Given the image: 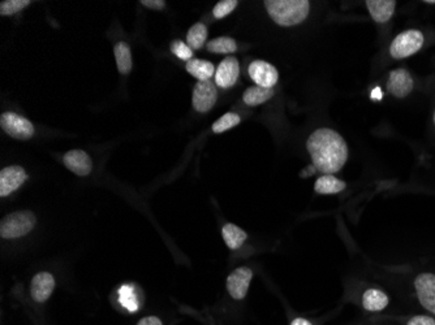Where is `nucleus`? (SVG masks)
<instances>
[{
  "label": "nucleus",
  "instance_id": "nucleus-14",
  "mask_svg": "<svg viewBox=\"0 0 435 325\" xmlns=\"http://www.w3.org/2000/svg\"><path fill=\"white\" fill-rule=\"evenodd\" d=\"M54 288H55L54 276L49 272H40L33 277L30 285L33 300L40 303L47 301L50 295L54 292Z\"/></svg>",
  "mask_w": 435,
  "mask_h": 325
},
{
  "label": "nucleus",
  "instance_id": "nucleus-24",
  "mask_svg": "<svg viewBox=\"0 0 435 325\" xmlns=\"http://www.w3.org/2000/svg\"><path fill=\"white\" fill-rule=\"evenodd\" d=\"M242 122V117L235 112H228V114H223L219 120L213 124V131L214 133H223L227 130L232 129L236 125H239Z\"/></svg>",
  "mask_w": 435,
  "mask_h": 325
},
{
  "label": "nucleus",
  "instance_id": "nucleus-26",
  "mask_svg": "<svg viewBox=\"0 0 435 325\" xmlns=\"http://www.w3.org/2000/svg\"><path fill=\"white\" fill-rule=\"evenodd\" d=\"M239 1L237 0H222L219 1L217 6L213 9V15L218 20L220 18H225L228 16L231 12H234L235 8L237 7Z\"/></svg>",
  "mask_w": 435,
  "mask_h": 325
},
{
  "label": "nucleus",
  "instance_id": "nucleus-31",
  "mask_svg": "<svg viewBox=\"0 0 435 325\" xmlns=\"http://www.w3.org/2000/svg\"><path fill=\"white\" fill-rule=\"evenodd\" d=\"M290 325H313V324H312V323H310L309 320H307V319H304V317H296V319H295V320H293V321L290 323Z\"/></svg>",
  "mask_w": 435,
  "mask_h": 325
},
{
  "label": "nucleus",
  "instance_id": "nucleus-4",
  "mask_svg": "<svg viewBox=\"0 0 435 325\" xmlns=\"http://www.w3.org/2000/svg\"><path fill=\"white\" fill-rule=\"evenodd\" d=\"M424 34L417 29H409L396 35L395 40L391 42L390 54L394 59H407L417 54L424 46Z\"/></svg>",
  "mask_w": 435,
  "mask_h": 325
},
{
  "label": "nucleus",
  "instance_id": "nucleus-22",
  "mask_svg": "<svg viewBox=\"0 0 435 325\" xmlns=\"http://www.w3.org/2000/svg\"><path fill=\"white\" fill-rule=\"evenodd\" d=\"M208 40V28L202 23L194 24L186 34V45L192 49H200Z\"/></svg>",
  "mask_w": 435,
  "mask_h": 325
},
{
  "label": "nucleus",
  "instance_id": "nucleus-29",
  "mask_svg": "<svg viewBox=\"0 0 435 325\" xmlns=\"http://www.w3.org/2000/svg\"><path fill=\"white\" fill-rule=\"evenodd\" d=\"M141 4L146 8L163 9L166 6V1H163V0H142Z\"/></svg>",
  "mask_w": 435,
  "mask_h": 325
},
{
  "label": "nucleus",
  "instance_id": "nucleus-5",
  "mask_svg": "<svg viewBox=\"0 0 435 325\" xmlns=\"http://www.w3.org/2000/svg\"><path fill=\"white\" fill-rule=\"evenodd\" d=\"M0 125L12 138L30 139L34 136V126L32 122L15 112H4L0 116Z\"/></svg>",
  "mask_w": 435,
  "mask_h": 325
},
{
  "label": "nucleus",
  "instance_id": "nucleus-12",
  "mask_svg": "<svg viewBox=\"0 0 435 325\" xmlns=\"http://www.w3.org/2000/svg\"><path fill=\"white\" fill-rule=\"evenodd\" d=\"M28 179V175L23 167L11 165L0 172V196L12 194L21 187Z\"/></svg>",
  "mask_w": 435,
  "mask_h": 325
},
{
  "label": "nucleus",
  "instance_id": "nucleus-28",
  "mask_svg": "<svg viewBox=\"0 0 435 325\" xmlns=\"http://www.w3.org/2000/svg\"><path fill=\"white\" fill-rule=\"evenodd\" d=\"M407 325H435V319L427 315H417L409 319Z\"/></svg>",
  "mask_w": 435,
  "mask_h": 325
},
{
  "label": "nucleus",
  "instance_id": "nucleus-10",
  "mask_svg": "<svg viewBox=\"0 0 435 325\" xmlns=\"http://www.w3.org/2000/svg\"><path fill=\"white\" fill-rule=\"evenodd\" d=\"M240 77V65L235 57H227L218 65L215 71V85L222 89H231Z\"/></svg>",
  "mask_w": 435,
  "mask_h": 325
},
{
  "label": "nucleus",
  "instance_id": "nucleus-19",
  "mask_svg": "<svg viewBox=\"0 0 435 325\" xmlns=\"http://www.w3.org/2000/svg\"><path fill=\"white\" fill-rule=\"evenodd\" d=\"M274 89H267L261 86H252L244 91L242 100L247 106L256 107L264 105L267 100L274 97Z\"/></svg>",
  "mask_w": 435,
  "mask_h": 325
},
{
  "label": "nucleus",
  "instance_id": "nucleus-15",
  "mask_svg": "<svg viewBox=\"0 0 435 325\" xmlns=\"http://www.w3.org/2000/svg\"><path fill=\"white\" fill-rule=\"evenodd\" d=\"M365 4L375 23L386 24L394 16L397 3L395 0H366Z\"/></svg>",
  "mask_w": 435,
  "mask_h": 325
},
{
  "label": "nucleus",
  "instance_id": "nucleus-9",
  "mask_svg": "<svg viewBox=\"0 0 435 325\" xmlns=\"http://www.w3.org/2000/svg\"><path fill=\"white\" fill-rule=\"evenodd\" d=\"M414 88V81L412 74L404 69V68H397L391 71L388 74V80H387V91L399 99L408 97L412 93V90Z\"/></svg>",
  "mask_w": 435,
  "mask_h": 325
},
{
  "label": "nucleus",
  "instance_id": "nucleus-11",
  "mask_svg": "<svg viewBox=\"0 0 435 325\" xmlns=\"http://www.w3.org/2000/svg\"><path fill=\"white\" fill-rule=\"evenodd\" d=\"M253 277L252 269L248 267H240L227 278V290L234 300H244L249 290L250 281Z\"/></svg>",
  "mask_w": 435,
  "mask_h": 325
},
{
  "label": "nucleus",
  "instance_id": "nucleus-23",
  "mask_svg": "<svg viewBox=\"0 0 435 325\" xmlns=\"http://www.w3.org/2000/svg\"><path fill=\"white\" fill-rule=\"evenodd\" d=\"M206 49L213 54H234L237 49V43L234 38L230 37H219L206 45Z\"/></svg>",
  "mask_w": 435,
  "mask_h": 325
},
{
  "label": "nucleus",
  "instance_id": "nucleus-17",
  "mask_svg": "<svg viewBox=\"0 0 435 325\" xmlns=\"http://www.w3.org/2000/svg\"><path fill=\"white\" fill-rule=\"evenodd\" d=\"M346 182L334 175H323L315 181V193L322 195L339 194L346 189Z\"/></svg>",
  "mask_w": 435,
  "mask_h": 325
},
{
  "label": "nucleus",
  "instance_id": "nucleus-16",
  "mask_svg": "<svg viewBox=\"0 0 435 325\" xmlns=\"http://www.w3.org/2000/svg\"><path fill=\"white\" fill-rule=\"evenodd\" d=\"M390 303V298L386 292L379 289H368L363 294V307L371 312H379L386 309Z\"/></svg>",
  "mask_w": 435,
  "mask_h": 325
},
{
  "label": "nucleus",
  "instance_id": "nucleus-30",
  "mask_svg": "<svg viewBox=\"0 0 435 325\" xmlns=\"http://www.w3.org/2000/svg\"><path fill=\"white\" fill-rule=\"evenodd\" d=\"M137 325H163L162 324L161 320L158 319V317H144V319H141L140 321H138Z\"/></svg>",
  "mask_w": 435,
  "mask_h": 325
},
{
  "label": "nucleus",
  "instance_id": "nucleus-3",
  "mask_svg": "<svg viewBox=\"0 0 435 325\" xmlns=\"http://www.w3.org/2000/svg\"><path fill=\"white\" fill-rule=\"evenodd\" d=\"M37 219L30 211H18L9 213L0 223V236L6 240L20 238L30 233L35 227Z\"/></svg>",
  "mask_w": 435,
  "mask_h": 325
},
{
  "label": "nucleus",
  "instance_id": "nucleus-33",
  "mask_svg": "<svg viewBox=\"0 0 435 325\" xmlns=\"http://www.w3.org/2000/svg\"><path fill=\"white\" fill-rule=\"evenodd\" d=\"M434 124H435V111H434Z\"/></svg>",
  "mask_w": 435,
  "mask_h": 325
},
{
  "label": "nucleus",
  "instance_id": "nucleus-18",
  "mask_svg": "<svg viewBox=\"0 0 435 325\" xmlns=\"http://www.w3.org/2000/svg\"><path fill=\"white\" fill-rule=\"evenodd\" d=\"M186 71L196 77L198 81H209L215 76V66L208 60L192 59L186 63Z\"/></svg>",
  "mask_w": 435,
  "mask_h": 325
},
{
  "label": "nucleus",
  "instance_id": "nucleus-7",
  "mask_svg": "<svg viewBox=\"0 0 435 325\" xmlns=\"http://www.w3.org/2000/svg\"><path fill=\"white\" fill-rule=\"evenodd\" d=\"M250 78L256 83V86L274 89L276 82L279 80V73L274 65L264 61V60H254L249 65Z\"/></svg>",
  "mask_w": 435,
  "mask_h": 325
},
{
  "label": "nucleus",
  "instance_id": "nucleus-27",
  "mask_svg": "<svg viewBox=\"0 0 435 325\" xmlns=\"http://www.w3.org/2000/svg\"><path fill=\"white\" fill-rule=\"evenodd\" d=\"M171 52L181 60H192L193 59V49H191L184 42L176 40L171 43Z\"/></svg>",
  "mask_w": 435,
  "mask_h": 325
},
{
  "label": "nucleus",
  "instance_id": "nucleus-6",
  "mask_svg": "<svg viewBox=\"0 0 435 325\" xmlns=\"http://www.w3.org/2000/svg\"><path fill=\"white\" fill-rule=\"evenodd\" d=\"M218 100L217 85L214 82L198 81L194 85L193 98L192 103L197 112L206 114L213 107L215 106Z\"/></svg>",
  "mask_w": 435,
  "mask_h": 325
},
{
  "label": "nucleus",
  "instance_id": "nucleus-13",
  "mask_svg": "<svg viewBox=\"0 0 435 325\" xmlns=\"http://www.w3.org/2000/svg\"><path fill=\"white\" fill-rule=\"evenodd\" d=\"M64 165L77 176H88L93 170V162L89 155L82 150H72L67 153L63 158Z\"/></svg>",
  "mask_w": 435,
  "mask_h": 325
},
{
  "label": "nucleus",
  "instance_id": "nucleus-2",
  "mask_svg": "<svg viewBox=\"0 0 435 325\" xmlns=\"http://www.w3.org/2000/svg\"><path fill=\"white\" fill-rule=\"evenodd\" d=\"M264 4L275 24L284 28L304 23L310 12L307 0H266Z\"/></svg>",
  "mask_w": 435,
  "mask_h": 325
},
{
  "label": "nucleus",
  "instance_id": "nucleus-25",
  "mask_svg": "<svg viewBox=\"0 0 435 325\" xmlns=\"http://www.w3.org/2000/svg\"><path fill=\"white\" fill-rule=\"evenodd\" d=\"M30 4L29 0H7L0 3V15L12 16Z\"/></svg>",
  "mask_w": 435,
  "mask_h": 325
},
{
  "label": "nucleus",
  "instance_id": "nucleus-1",
  "mask_svg": "<svg viewBox=\"0 0 435 325\" xmlns=\"http://www.w3.org/2000/svg\"><path fill=\"white\" fill-rule=\"evenodd\" d=\"M307 150L315 171L322 175L337 173L348 160L346 139L330 128L315 130L307 139Z\"/></svg>",
  "mask_w": 435,
  "mask_h": 325
},
{
  "label": "nucleus",
  "instance_id": "nucleus-21",
  "mask_svg": "<svg viewBox=\"0 0 435 325\" xmlns=\"http://www.w3.org/2000/svg\"><path fill=\"white\" fill-rule=\"evenodd\" d=\"M113 52L119 72L121 74H128L132 71V54L128 45L125 42L116 43Z\"/></svg>",
  "mask_w": 435,
  "mask_h": 325
},
{
  "label": "nucleus",
  "instance_id": "nucleus-32",
  "mask_svg": "<svg viewBox=\"0 0 435 325\" xmlns=\"http://www.w3.org/2000/svg\"><path fill=\"white\" fill-rule=\"evenodd\" d=\"M425 3H426V4H435V0H426Z\"/></svg>",
  "mask_w": 435,
  "mask_h": 325
},
{
  "label": "nucleus",
  "instance_id": "nucleus-8",
  "mask_svg": "<svg viewBox=\"0 0 435 325\" xmlns=\"http://www.w3.org/2000/svg\"><path fill=\"white\" fill-rule=\"evenodd\" d=\"M414 289L417 298L424 309L435 315V275L434 273H419L414 280Z\"/></svg>",
  "mask_w": 435,
  "mask_h": 325
},
{
  "label": "nucleus",
  "instance_id": "nucleus-20",
  "mask_svg": "<svg viewBox=\"0 0 435 325\" xmlns=\"http://www.w3.org/2000/svg\"><path fill=\"white\" fill-rule=\"evenodd\" d=\"M222 236L226 242L227 246L231 250H237L242 247V244L248 240V235L242 228L235 225V224H226L222 229Z\"/></svg>",
  "mask_w": 435,
  "mask_h": 325
}]
</instances>
